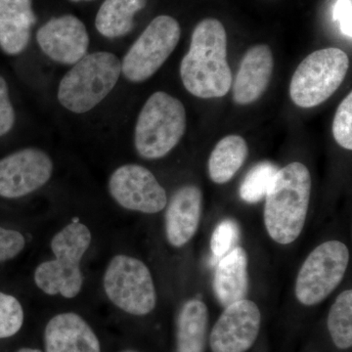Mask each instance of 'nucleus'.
I'll return each mask as SVG.
<instances>
[{
    "mask_svg": "<svg viewBox=\"0 0 352 352\" xmlns=\"http://www.w3.org/2000/svg\"><path fill=\"white\" fill-rule=\"evenodd\" d=\"M227 38L223 25L208 18L196 25L188 53L180 65L183 85L199 98L226 96L232 85L226 60Z\"/></svg>",
    "mask_w": 352,
    "mask_h": 352,
    "instance_id": "obj_1",
    "label": "nucleus"
},
{
    "mask_svg": "<svg viewBox=\"0 0 352 352\" xmlns=\"http://www.w3.org/2000/svg\"><path fill=\"white\" fill-rule=\"evenodd\" d=\"M311 192L305 164L292 163L277 171L265 196L264 224L275 242L289 245L302 233Z\"/></svg>",
    "mask_w": 352,
    "mask_h": 352,
    "instance_id": "obj_2",
    "label": "nucleus"
},
{
    "mask_svg": "<svg viewBox=\"0 0 352 352\" xmlns=\"http://www.w3.org/2000/svg\"><path fill=\"white\" fill-rule=\"evenodd\" d=\"M122 63L108 51L85 55L59 83L57 98L69 112L85 113L98 106L119 82Z\"/></svg>",
    "mask_w": 352,
    "mask_h": 352,
    "instance_id": "obj_3",
    "label": "nucleus"
},
{
    "mask_svg": "<svg viewBox=\"0 0 352 352\" xmlns=\"http://www.w3.org/2000/svg\"><path fill=\"white\" fill-rule=\"evenodd\" d=\"M90 243L89 228L78 219L65 226L51 241L55 259L44 261L34 270L36 286L46 295L76 298L83 284L80 263Z\"/></svg>",
    "mask_w": 352,
    "mask_h": 352,
    "instance_id": "obj_4",
    "label": "nucleus"
},
{
    "mask_svg": "<svg viewBox=\"0 0 352 352\" xmlns=\"http://www.w3.org/2000/svg\"><path fill=\"white\" fill-rule=\"evenodd\" d=\"M186 129V111L182 102L164 91L146 101L134 129V146L146 160L166 157L182 140Z\"/></svg>",
    "mask_w": 352,
    "mask_h": 352,
    "instance_id": "obj_5",
    "label": "nucleus"
},
{
    "mask_svg": "<svg viewBox=\"0 0 352 352\" xmlns=\"http://www.w3.org/2000/svg\"><path fill=\"white\" fill-rule=\"evenodd\" d=\"M349 67V56L340 48L315 51L298 65L292 78V100L302 108L320 105L337 91Z\"/></svg>",
    "mask_w": 352,
    "mask_h": 352,
    "instance_id": "obj_6",
    "label": "nucleus"
},
{
    "mask_svg": "<svg viewBox=\"0 0 352 352\" xmlns=\"http://www.w3.org/2000/svg\"><path fill=\"white\" fill-rule=\"evenodd\" d=\"M103 286L109 300L126 314L143 316L156 307L151 272L138 258L124 254L113 256L104 273Z\"/></svg>",
    "mask_w": 352,
    "mask_h": 352,
    "instance_id": "obj_7",
    "label": "nucleus"
},
{
    "mask_svg": "<svg viewBox=\"0 0 352 352\" xmlns=\"http://www.w3.org/2000/svg\"><path fill=\"white\" fill-rule=\"evenodd\" d=\"M182 29L175 18L157 16L124 55L122 74L131 82L149 80L175 51Z\"/></svg>",
    "mask_w": 352,
    "mask_h": 352,
    "instance_id": "obj_8",
    "label": "nucleus"
},
{
    "mask_svg": "<svg viewBox=\"0 0 352 352\" xmlns=\"http://www.w3.org/2000/svg\"><path fill=\"white\" fill-rule=\"evenodd\" d=\"M349 263V249L340 241H328L315 248L296 278L298 302L311 307L325 300L344 279Z\"/></svg>",
    "mask_w": 352,
    "mask_h": 352,
    "instance_id": "obj_9",
    "label": "nucleus"
},
{
    "mask_svg": "<svg viewBox=\"0 0 352 352\" xmlns=\"http://www.w3.org/2000/svg\"><path fill=\"white\" fill-rule=\"evenodd\" d=\"M109 193L126 210L153 214L168 204L166 190L151 171L139 164H124L117 168L108 182Z\"/></svg>",
    "mask_w": 352,
    "mask_h": 352,
    "instance_id": "obj_10",
    "label": "nucleus"
},
{
    "mask_svg": "<svg viewBox=\"0 0 352 352\" xmlns=\"http://www.w3.org/2000/svg\"><path fill=\"white\" fill-rule=\"evenodd\" d=\"M54 164L38 148H24L0 160V197L19 199L50 182Z\"/></svg>",
    "mask_w": 352,
    "mask_h": 352,
    "instance_id": "obj_11",
    "label": "nucleus"
},
{
    "mask_svg": "<svg viewBox=\"0 0 352 352\" xmlns=\"http://www.w3.org/2000/svg\"><path fill=\"white\" fill-rule=\"evenodd\" d=\"M261 324V311L252 300L245 298L228 305L210 333L212 351H249L258 339Z\"/></svg>",
    "mask_w": 352,
    "mask_h": 352,
    "instance_id": "obj_12",
    "label": "nucleus"
},
{
    "mask_svg": "<svg viewBox=\"0 0 352 352\" xmlns=\"http://www.w3.org/2000/svg\"><path fill=\"white\" fill-rule=\"evenodd\" d=\"M36 43L55 63L73 66L87 54L90 39L82 21L68 14L41 25L36 32Z\"/></svg>",
    "mask_w": 352,
    "mask_h": 352,
    "instance_id": "obj_13",
    "label": "nucleus"
},
{
    "mask_svg": "<svg viewBox=\"0 0 352 352\" xmlns=\"http://www.w3.org/2000/svg\"><path fill=\"white\" fill-rule=\"evenodd\" d=\"M201 190L186 185L171 197L166 212V239L171 245L182 248L195 235L201 214Z\"/></svg>",
    "mask_w": 352,
    "mask_h": 352,
    "instance_id": "obj_14",
    "label": "nucleus"
},
{
    "mask_svg": "<svg viewBox=\"0 0 352 352\" xmlns=\"http://www.w3.org/2000/svg\"><path fill=\"white\" fill-rule=\"evenodd\" d=\"M44 342L46 352H101L94 330L74 312L53 317L46 325Z\"/></svg>",
    "mask_w": 352,
    "mask_h": 352,
    "instance_id": "obj_15",
    "label": "nucleus"
},
{
    "mask_svg": "<svg viewBox=\"0 0 352 352\" xmlns=\"http://www.w3.org/2000/svg\"><path fill=\"white\" fill-rule=\"evenodd\" d=\"M273 71V56L270 46H252L241 61L233 85V98L239 105H249L265 92Z\"/></svg>",
    "mask_w": 352,
    "mask_h": 352,
    "instance_id": "obj_16",
    "label": "nucleus"
},
{
    "mask_svg": "<svg viewBox=\"0 0 352 352\" xmlns=\"http://www.w3.org/2000/svg\"><path fill=\"white\" fill-rule=\"evenodd\" d=\"M36 22L32 0H0V50L8 56L22 54Z\"/></svg>",
    "mask_w": 352,
    "mask_h": 352,
    "instance_id": "obj_17",
    "label": "nucleus"
},
{
    "mask_svg": "<svg viewBox=\"0 0 352 352\" xmlns=\"http://www.w3.org/2000/svg\"><path fill=\"white\" fill-rule=\"evenodd\" d=\"M215 298L224 308L245 300L249 289L248 254L242 247H236L219 259L214 278Z\"/></svg>",
    "mask_w": 352,
    "mask_h": 352,
    "instance_id": "obj_18",
    "label": "nucleus"
},
{
    "mask_svg": "<svg viewBox=\"0 0 352 352\" xmlns=\"http://www.w3.org/2000/svg\"><path fill=\"white\" fill-rule=\"evenodd\" d=\"M208 311L205 302H185L177 318V352H205Z\"/></svg>",
    "mask_w": 352,
    "mask_h": 352,
    "instance_id": "obj_19",
    "label": "nucleus"
},
{
    "mask_svg": "<svg viewBox=\"0 0 352 352\" xmlns=\"http://www.w3.org/2000/svg\"><path fill=\"white\" fill-rule=\"evenodd\" d=\"M147 0H105L95 18V27L101 36L118 38L133 29L134 16L142 10Z\"/></svg>",
    "mask_w": 352,
    "mask_h": 352,
    "instance_id": "obj_20",
    "label": "nucleus"
},
{
    "mask_svg": "<svg viewBox=\"0 0 352 352\" xmlns=\"http://www.w3.org/2000/svg\"><path fill=\"white\" fill-rule=\"evenodd\" d=\"M249 154L245 139L239 135H228L217 143L208 160V175L217 184L230 182L242 168Z\"/></svg>",
    "mask_w": 352,
    "mask_h": 352,
    "instance_id": "obj_21",
    "label": "nucleus"
},
{
    "mask_svg": "<svg viewBox=\"0 0 352 352\" xmlns=\"http://www.w3.org/2000/svg\"><path fill=\"white\" fill-rule=\"evenodd\" d=\"M328 330L340 349L352 346V291L346 289L336 298L328 315Z\"/></svg>",
    "mask_w": 352,
    "mask_h": 352,
    "instance_id": "obj_22",
    "label": "nucleus"
},
{
    "mask_svg": "<svg viewBox=\"0 0 352 352\" xmlns=\"http://www.w3.org/2000/svg\"><path fill=\"white\" fill-rule=\"evenodd\" d=\"M279 170L274 164L270 162H261L252 168L245 175L241 184L239 193L241 198L250 204L258 203L265 198L273 178Z\"/></svg>",
    "mask_w": 352,
    "mask_h": 352,
    "instance_id": "obj_23",
    "label": "nucleus"
},
{
    "mask_svg": "<svg viewBox=\"0 0 352 352\" xmlns=\"http://www.w3.org/2000/svg\"><path fill=\"white\" fill-rule=\"evenodd\" d=\"M24 310L15 296L0 292V339L12 337L24 323Z\"/></svg>",
    "mask_w": 352,
    "mask_h": 352,
    "instance_id": "obj_24",
    "label": "nucleus"
},
{
    "mask_svg": "<svg viewBox=\"0 0 352 352\" xmlns=\"http://www.w3.org/2000/svg\"><path fill=\"white\" fill-rule=\"evenodd\" d=\"M240 240V228L233 219L222 220L215 227L210 240V249L215 258L221 259L232 252Z\"/></svg>",
    "mask_w": 352,
    "mask_h": 352,
    "instance_id": "obj_25",
    "label": "nucleus"
},
{
    "mask_svg": "<svg viewBox=\"0 0 352 352\" xmlns=\"http://www.w3.org/2000/svg\"><path fill=\"white\" fill-rule=\"evenodd\" d=\"M333 135L338 144L352 149V94L347 95L338 108L333 122Z\"/></svg>",
    "mask_w": 352,
    "mask_h": 352,
    "instance_id": "obj_26",
    "label": "nucleus"
},
{
    "mask_svg": "<svg viewBox=\"0 0 352 352\" xmlns=\"http://www.w3.org/2000/svg\"><path fill=\"white\" fill-rule=\"evenodd\" d=\"M15 122L16 112L11 101L8 82L0 75V138L12 131Z\"/></svg>",
    "mask_w": 352,
    "mask_h": 352,
    "instance_id": "obj_27",
    "label": "nucleus"
},
{
    "mask_svg": "<svg viewBox=\"0 0 352 352\" xmlns=\"http://www.w3.org/2000/svg\"><path fill=\"white\" fill-rule=\"evenodd\" d=\"M25 245V240L22 234L0 227V263L16 258Z\"/></svg>",
    "mask_w": 352,
    "mask_h": 352,
    "instance_id": "obj_28",
    "label": "nucleus"
},
{
    "mask_svg": "<svg viewBox=\"0 0 352 352\" xmlns=\"http://www.w3.org/2000/svg\"><path fill=\"white\" fill-rule=\"evenodd\" d=\"M333 19L342 34L352 38V0H338L333 7Z\"/></svg>",
    "mask_w": 352,
    "mask_h": 352,
    "instance_id": "obj_29",
    "label": "nucleus"
},
{
    "mask_svg": "<svg viewBox=\"0 0 352 352\" xmlns=\"http://www.w3.org/2000/svg\"><path fill=\"white\" fill-rule=\"evenodd\" d=\"M17 352H41V351H38V349H29V347H25V349H20V351H17Z\"/></svg>",
    "mask_w": 352,
    "mask_h": 352,
    "instance_id": "obj_30",
    "label": "nucleus"
},
{
    "mask_svg": "<svg viewBox=\"0 0 352 352\" xmlns=\"http://www.w3.org/2000/svg\"><path fill=\"white\" fill-rule=\"evenodd\" d=\"M73 2L94 1V0H71Z\"/></svg>",
    "mask_w": 352,
    "mask_h": 352,
    "instance_id": "obj_31",
    "label": "nucleus"
},
{
    "mask_svg": "<svg viewBox=\"0 0 352 352\" xmlns=\"http://www.w3.org/2000/svg\"><path fill=\"white\" fill-rule=\"evenodd\" d=\"M124 352H138V351H124Z\"/></svg>",
    "mask_w": 352,
    "mask_h": 352,
    "instance_id": "obj_32",
    "label": "nucleus"
}]
</instances>
